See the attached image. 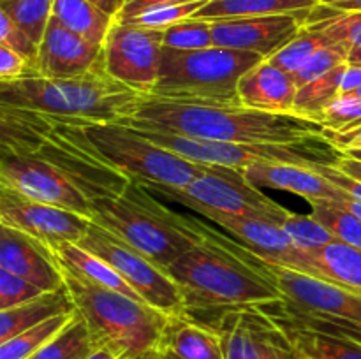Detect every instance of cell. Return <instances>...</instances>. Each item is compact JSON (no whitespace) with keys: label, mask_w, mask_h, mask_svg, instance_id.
Instances as JSON below:
<instances>
[{"label":"cell","mask_w":361,"mask_h":359,"mask_svg":"<svg viewBox=\"0 0 361 359\" xmlns=\"http://www.w3.org/2000/svg\"><path fill=\"white\" fill-rule=\"evenodd\" d=\"M120 123L226 143L295 144L326 141L324 127L312 118L222 102L145 97L134 115Z\"/></svg>","instance_id":"cell-1"},{"label":"cell","mask_w":361,"mask_h":359,"mask_svg":"<svg viewBox=\"0 0 361 359\" xmlns=\"http://www.w3.org/2000/svg\"><path fill=\"white\" fill-rule=\"evenodd\" d=\"M204 241L164 267L190 310L257 308L284 299L264 260L245 245L203 225Z\"/></svg>","instance_id":"cell-2"},{"label":"cell","mask_w":361,"mask_h":359,"mask_svg":"<svg viewBox=\"0 0 361 359\" xmlns=\"http://www.w3.org/2000/svg\"><path fill=\"white\" fill-rule=\"evenodd\" d=\"M145 95L115 80L106 65L76 77L25 76L0 83V104L44 113L74 125L120 123Z\"/></svg>","instance_id":"cell-3"},{"label":"cell","mask_w":361,"mask_h":359,"mask_svg":"<svg viewBox=\"0 0 361 359\" xmlns=\"http://www.w3.org/2000/svg\"><path fill=\"white\" fill-rule=\"evenodd\" d=\"M2 151L41 158L73 180L90 199L122 196L130 183L102 164L69 132L63 120L44 113L0 104Z\"/></svg>","instance_id":"cell-4"},{"label":"cell","mask_w":361,"mask_h":359,"mask_svg":"<svg viewBox=\"0 0 361 359\" xmlns=\"http://www.w3.org/2000/svg\"><path fill=\"white\" fill-rule=\"evenodd\" d=\"M60 271L97 348H109L123 359H152L164 352L166 336L175 317L122 292L90 284L62 266Z\"/></svg>","instance_id":"cell-5"},{"label":"cell","mask_w":361,"mask_h":359,"mask_svg":"<svg viewBox=\"0 0 361 359\" xmlns=\"http://www.w3.org/2000/svg\"><path fill=\"white\" fill-rule=\"evenodd\" d=\"M92 222L122 238L164 270L192 246L203 243L196 218L187 217L190 231L176 227L164 204L140 183L130 182L122 196L92 199Z\"/></svg>","instance_id":"cell-6"},{"label":"cell","mask_w":361,"mask_h":359,"mask_svg":"<svg viewBox=\"0 0 361 359\" xmlns=\"http://www.w3.org/2000/svg\"><path fill=\"white\" fill-rule=\"evenodd\" d=\"M67 125L71 136L85 150L90 151L102 164L140 185L159 183L169 187H185L197 176L221 168H210L187 160L141 136L133 127L122 123Z\"/></svg>","instance_id":"cell-7"},{"label":"cell","mask_w":361,"mask_h":359,"mask_svg":"<svg viewBox=\"0 0 361 359\" xmlns=\"http://www.w3.org/2000/svg\"><path fill=\"white\" fill-rule=\"evenodd\" d=\"M264 58L257 53L212 46L196 51L164 48L161 73L148 97L242 104L238 81Z\"/></svg>","instance_id":"cell-8"},{"label":"cell","mask_w":361,"mask_h":359,"mask_svg":"<svg viewBox=\"0 0 361 359\" xmlns=\"http://www.w3.org/2000/svg\"><path fill=\"white\" fill-rule=\"evenodd\" d=\"M133 129H136L141 136L148 137L159 146L187 160L210 165V168L221 165V168L238 169V171L250 164H263V162H288V164H302L309 168L312 164L334 165L342 155L328 141H305V143L295 144H247L197 139V137L143 129V127H133Z\"/></svg>","instance_id":"cell-9"},{"label":"cell","mask_w":361,"mask_h":359,"mask_svg":"<svg viewBox=\"0 0 361 359\" xmlns=\"http://www.w3.org/2000/svg\"><path fill=\"white\" fill-rule=\"evenodd\" d=\"M141 187L154 196L157 194L162 199L182 204L197 213L212 210L240 217L267 218L279 224H282L291 213L274 199L261 194L259 189L249 185L243 178V172L238 169H214L194 178L185 187H169L159 183Z\"/></svg>","instance_id":"cell-10"},{"label":"cell","mask_w":361,"mask_h":359,"mask_svg":"<svg viewBox=\"0 0 361 359\" xmlns=\"http://www.w3.org/2000/svg\"><path fill=\"white\" fill-rule=\"evenodd\" d=\"M80 245L111 264L150 306L169 317L187 315L185 301L176 282L122 238L92 222Z\"/></svg>","instance_id":"cell-11"},{"label":"cell","mask_w":361,"mask_h":359,"mask_svg":"<svg viewBox=\"0 0 361 359\" xmlns=\"http://www.w3.org/2000/svg\"><path fill=\"white\" fill-rule=\"evenodd\" d=\"M162 53L164 30L115 20L104 42V65L115 80L148 97L159 80Z\"/></svg>","instance_id":"cell-12"},{"label":"cell","mask_w":361,"mask_h":359,"mask_svg":"<svg viewBox=\"0 0 361 359\" xmlns=\"http://www.w3.org/2000/svg\"><path fill=\"white\" fill-rule=\"evenodd\" d=\"M0 185L11 187L39 203L53 204L92 220V199L60 169L30 155L2 151Z\"/></svg>","instance_id":"cell-13"},{"label":"cell","mask_w":361,"mask_h":359,"mask_svg":"<svg viewBox=\"0 0 361 359\" xmlns=\"http://www.w3.org/2000/svg\"><path fill=\"white\" fill-rule=\"evenodd\" d=\"M286 301L305 313L361 327V292L264 260Z\"/></svg>","instance_id":"cell-14"},{"label":"cell","mask_w":361,"mask_h":359,"mask_svg":"<svg viewBox=\"0 0 361 359\" xmlns=\"http://www.w3.org/2000/svg\"><path fill=\"white\" fill-rule=\"evenodd\" d=\"M0 224L18 229L41 243H80L92 220L66 208L39 203L11 187L0 185Z\"/></svg>","instance_id":"cell-15"},{"label":"cell","mask_w":361,"mask_h":359,"mask_svg":"<svg viewBox=\"0 0 361 359\" xmlns=\"http://www.w3.org/2000/svg\"><path fill=\"white\" fill-rule=\"evenodd\" d=\"M214 329L221 334L226 359H288L295 351L259 308L222 310Z\"/></svg>","instance_id":"cell-16"},{"label":"cell","mask_w":361,"mask_h":359,"mask_svg":"<svg viewBox=\"0 0 361 359\" xmlns=\"http://www.w3.org/2000/svg\"><path fill=\"white\" fill-rule=\"evenodd\" d=\"M310 13L312 11L210 21L214 44L236 51L257 53L268 60L300 34Z\"/></svg>","instance_id":"cell-17"},{"label":"cell","mask_w":361,"mask_h":359,"mask_svg":"<svg viewBox=\"0 0 361 359\" xmlns=\"http://www.w3.org/2000/svg\"><path fill=\"white\" fill-rule=\"evenodd\" d=\"M104 65V46L94 44L51 18L39 44L37 73L42 77H76Z\"/></svg>","instance_id":"cell-18"},{"label":"cell","mask_w":361,"mask_h":359,"mask_svg":"<svg viewBox=\"0 0 361 359\" xmlns=\"http://www.w3.org/2000/svg\"><path fill=\"white\" fill-rule=\"evenodd\" d=\"M0 270H7L44 292L66 287L60 266L46 245L32 236L0 224Z\"/></svg>","instance_id":"cell-19"},{"label":"cell","mask_w":361,"mask_h":359,"mask_svg":"<svg viewBox=\"0 0 361 359\" xmlns=\"http://www.w3.org/2000/svg\"><path fill=\"white\" fill-rule=\"evenodd\" d=\"M271 264L291 267L310 277L361 292V248L344 241L328 243L319 248H293Z\"/></svg>","instance_id":"cell-20"},{"label":"cell","mask_w":361,"mask_h":359,"mask_svg":"<svg viewBox=\"0 0 361 359\" xmlns=\"http://www.w3.org/2000/svg\"><path fill=\"white\" fill-rule=\"evenodd\" d=\"M243 178L256 189H275L296 194L307 203L314 201H338L349 197L344 190L335 187L312 168L288 162H263L242 169Z\"/></svg>","instance_id":"cell-21"},{"label":"cell","mask_w":361,"mask_h":359,"mask_svg":"<svg viewBox=\"0 0 361 359\" xmlns=\"http://www.w3.org/2000/svg\"><path fill=\"white\" fill-rule=\"evenodd\" d=\"M257 308L281 327L300 359H361V344L353 338L305 326L286 315L277 301Z\"/></svg>","instance_id":"cell-22"},{"label":"cell","mask_w":361,"mask_h":359,"mask_svg":"<svg viewBox=\"0 0 361 359\" xmlns=\"http://www.w3.org/2000/svg\"><path fill=\"white\" fill-rule=\"evenodd\" d=\"M298 87L293 74L268 60L252 67L238 81V97L245 108L268 113H293Z\"/></svg>","instance_id":"cell-23"},{"label":"cell","mask_w":361,"mask_h":359,"mask_svg":"<svg viewBox=\"0 0 361 359\" xmlns=\"http://www.w3.org/2000/svg\"><path fill=\"white\" fill-rule=\"evenodd\" d=\"M201 215L236 236L242 245L252 250L261 260H267V263H274L279 257L286 256L295 248L289 234L279 222L267 220V218L240 217V215L221 213V211L212 210L203 211Z\"/></svg>","instance_id":"cell-24"},{"label":"cell","mask_w":361,"mask_h":359,"mask_svg":"<svg viewBox=\"0 0 361 359\" xmlns=\"http://www.w3.org/2000/svg\"><path fill=\"white\" fill-rule=\"evenodd\" d=\"M49 248L53 259L66 267L67 271L74 273L76 277L83 278V280L90 282V284L101 285V287L109 289V291L122 292V294L129 296V298L137 299V301H145L122 277L118 271L106 263L102 257L95 256L90 250L83 248L80 243L74 241H49L42 243ZM147 303V301H145Z\"/></svg>","instance_id":"cell-25"},{"label":"cell","mask_w":361,"mask_h":359,"mask_svg":"<svg viewBox=\"0 0 361 359\" xmlns=\"http://www.w3.org/2000/svg\"><path fill=\"white\" fill-rule=\"evenodd\" d=\"M74 310L76 306H74L67 287L44 292L39 298L23 303V305L0 310V344L44 322V320L62 315V313H71Z\"/></svg>","instance_id":"cell-26"},{"label":"cell","mask_w":361,"mask_h":359,"mask_svg":"<svg viewBox=\"0 0 361 359\" xmlns=\"http://www.w3.org/2000/svg\"><path fill=\"white\" fill-rule=\"evenodd\" d=\"M164 352L176 359H226L221 334L207 324L194 322L189 315L173 319Z\"/></svg>","instance_id":"cell-27"},{"label":"cell","mask_w":361,"mask_h":359,"mask_svg":"<svg viewBox=\"0 0 361 359\" xmlns=\"http://www.w3.org/2000/svg\"><path fill=\"white\" fill-rule=\"evenodd\" d=\"M321 0H208L194 20L221 21L236 18L271 16V14H293L314 11Z\"/></svg>","instance_id":"cell-28"},{"label":"cell","mask_w":361,"mask_h":359,"mask_svg":"<svg viewBox=\"0 0 361 359\" xmlns=\"http://www.w3.org/2000/svg\"><path fill=\"white\" fill-rule=\"evenodd\" d=\"M53 18L80 37L104 46L115 18L99 9L90 0H55Z\"/></svg>","instance_id":"cell-29"},{"label":"cell","mask_w":361,"mask_h":359,"mask_svg":"<svg viewBox=\"0 0 361 359\" xmlns=\"http://www.w3.org/2000/svg\"><path fill=\"white\" fill-rule=\"evenodd\" d=\"M207 2L208 0H196L185 4H147V6L127 2L115 20L118 23L166 30L171 25L192 18Z\"/></svg>","instance_id":"cell-30"},{"label":"cell","mask_w":361,"mask_h":359,"mask_svg":"<svg viewBox=\"0 0 361 359\" xmlns=\"http://www.w3.org/2000/svg\"><path fill=\"white\" fill-rule=\"evenodd\" d=\"M97 348L87 320L76 310L74 319L41 351L28 359H87Z\"/></svg>","instance_id":"cell-31"},{"label":"cell","mask_w":361,"mask_h":359,"mask_svg":"<svg viewBox=\"0 0 361 359\" xmlns=\"http://www.w3.org/2000/svg\"><path fill=\"white\" fill-rule=\"evenodd\" d=\"M345 65L348 63L300 87L298 92H296L293 113L305 116V118L317 120V116L341 95L342 76H344Z\"/></svg>","instance_id":"cell-32"},{"label":"cell","mask_w":361,"mask_h":359,"mask_svg":"<svg viewBox=\"0 0 361 359\" xmlns=\"http://www.w3.org/2000/svg\"><path fill=\"white\" fill-rule=\"evenodd\" d=\"M74 315L76 310L71 313H62L4 341L0 344V359H28L41 351L46 344H49L56 334H60V331L74 319Z\"/></svg>","instance_id":"cell-33"},{"label":"cell","mask_w":361,"mask_h":359,"mask_svg":"<svg viewBox=\"0 0 361 359\" xmlns=\"http://www.w3.org/2000/svg\"><path fill=\"white\" fill-rule=\"evenodd\" d=\"M53 4L55 0H0V11L39 46L53 18Z\"/></svg>","instance_id":"cell-34"},{"label":"cell","mask_w":361,"mask_h":359,"mask_svg":"<svg viewBox=\"0 0 361 359\" xmlns=\"http://www.w3.org/2000/svg\"><path fill=\"white\" fill-rule=\"evenodd\" d=\"M330 44H334V41H331L323 30L310 27V25H305V27L300 30V34L296 35L291 42H288L281 51H277L274 56H270L268 62L274 63L279 69L286 70V73L295 74L300 67H303V63H305L314 53H317L321 48Z\"/></svg>","instance_id":"cell-35"},{"label":"cell","mask_w":361,"mask_h":359,"mask_svg":"<svg viewBox=\"0 0 361 359\" xmlns=\"http://www.w3.org/2000/svg\"><path fill=\"white\" fill-rule=\"evenodd\" d=\"M312 215L335 236L338 241L349 243L361 248V222L344 208L331 201H314Z\"/></svg>","instance_id":"cell-36"},{"label":"cell","mask_w":361,"mask_h":359,"mask_svg":"<svg viewBox=\"0 0 361 359\" xmlns=\"http://www.w3.org/2000/svg\"><path fill=\"white\" fill-rule=\"evenodd\" d=\"M212 46L215 44L210 21L189 18L164 30V48L196 51V49H207Z\"/></svg>","instance_id":"cell-37"},{"label":"cell","mask_w":361,"mask_h":359,"mask_svg":"<svg viewBox=\"0 0 361 359\" xmlns=\"http://www.w3.org/2000/svg\"><path fill=\"white\" fill-rule=\"evenodd\" d=\"M282 227L288 232L296 248H319V246L335 241V236L312 213H289L286 220L282 222Z\"/></svg>","instance_id":"cell-38"},{"label":"cell","mask_w":361,"mask_h":359,"mask_svg":"<svg viewBox=\"0 0 361 359\" xmlns=\"http://www.w3.org/2000/svg\"><path fill=\"white\" fill-rule=\"evenodd\" d=\"M349 53H351V49L345 44H341V42H334V44L321 48L319 51L314 53V55L303 63V67H300V69L293 74L296 87H303V84L310 83V81L328 74L330 70L348 63Z\"/></svg>","instance_id":"cell-39"},{"label":"cell","mask_w":361,"mask_h":359,"mask_svg":"<svg viewBox=\"0 0 361 359\" xmlns=\"http://www.w3.org/2000/svg\"><path fill=\"white\" fill-rule=\"evenodd\" d=\"M319 122L324 129L335 130V132H345V130L356 129L361 125V97L355 94L338 95L319 116Z\"/></svg>","instance_id":"cell-40"},{"label":"cell","mask_w":361,"mask_h":359,"mask_svg":"<svg viewBox=\"0 0 361 359\" xmlns=\"http://www.w3.org/2000/svg\"><path fill=\"white\" fill-rule=\"evenodd\" d=\"M323 30L334 42L345 44L349 49L361 48V13H337L324 20L307 23Z\"/></svg>","instance_id":"cell-41"},{"label":"cell","mask_w":361,"mask_h":359,"mask_svg":"<svg viewBox=\"0 0 361 359\" xmlns=\"http://www.w3.org/2000/svg\"><path fill=\"white\" fill-rule=\"evenodd\" d=\"M44 294L42 289L30 284L25 278L11 273L7 270H0V310L13 308V306L23 305Z\"/></svg>","instance_id":"cell-42"},{"label":"cell","mask_w":361,"mask_h":359,"mask_svg":"<svg viewBox=\"0 0 361 359\" xmlns=\"http://www.w3.org/2000/svg\"><path fill=\"white\" fill-rule=\"evenodd\" d=\"M0 46H6V48L13 49V51L20 53L21 56H25L37 69L39 46L32 41L27 32L21 30L2 11H0Z\"/></svg>","instance_id":"cell-43"},{"label":"cell","mask_w":361,"mask_h":359,"mask_svg":"<svg viewBox=\"0 0 361 359\" xmlns=\"http://www.w3.org/2000/svg\"><path fill=\"white\" fill-rule=\"evenodd\" d=\"M25 76H39V73L20 53L0 46V83L20 80Z\"/></svg>","instance_id":"cell-44"},{"label":"cell","mask_w":361,"mask_h":359,"mask_svg":"<svg viewBox=\"0 0 361 359\" xmlns=\"http://www.w3.org/2000/svg\"><path fill=\"white\" fill-rule=\"evenodd\" d=\"M310 168H312L317 175H321L323 178H326L328 182L334 183L335 187H338V189L344 190L345 194H349V197H353V199L360 201L361 203V180L353 178V176L345 175L344 171H341V169H337L335 165L330 164H312Z\"/></svg>","instance_id":"cell-45"},{"label":"cell","mask_w":361,"mask_h":359,"mask_svg":"<svg viewBox=\"0 0 361 359\" xmlns=\"http://www.w3.org/2000/svg\"><path fill=\"white\" fill-rule=\"evenodd\" d=\"M324 139L341 153L361 160V125L356 127V129L345 130V132H335V130L324 129Z\"/></svg>","instance_id":"cell-46"},{"label":"cell","mask_w":361,"mask_h":359,"mask_svg":"<svg viewBox=\"0 0 361 359\" xmlns=\"http://www.w3.org/2000/svg\"><path fill=\"white\" fill-rule=\"evenodd\" d=\"M360 87H361V65L348 63L344 70V76H342L341 95L355 94Z\"/></svg>","instance_id":"cell-47"},{"label":"cell","mask_w":361,"mask_h":359,"mask_svg":"<svg viewBox=\"0 0 361 359\" xmlns=\"http://www.w3.org/2000/svg\"><path fill=\"white\" fill-rule=\"evenodd\" d=\"M334 165L337 169H341V171H344L345 175L353 176V178L356 180H361V160H358V158H353L349 157V155L342 153Z\"/></svg>","instance_id":"cell-48"},{"label":"cell","mask_w":361,"mask_h":359,"mask_svg":"<svg viewBox=\"0 0 361 359\" xmlns=\"http://www.w3.org/2000/svg\"><path fill=\"white\" fill-rule=\"evenodd\" d=\"M321 4L337 13H361V0H321Z\"/></svg>","instance_id":"cell-49"},{"label":"cell","mask_w":361,"mask_h":359,"mask_svg":"<svg viewBox=\"0 0 361 359\" xmlns=\"http://www.w3.org/2000/svg\"><path fill=\"white\" fill-rule=\"evenodd\" d=\"M90 2L95 4V6H97L99 9L104 11V13H108L109 16L116 18L120 13H122L127 0H90Z\"/></svg>","instance_id":"cell-50"},{"label":"cell","mask_w":361,"mask_h":359,"mask_svg":"<svg viewBox=\"0 0 361 359\" xmlns=\"http://www.w3.org/2000/svg\"><path fill=\"white\" fill-rule=\"evenodd\" d=\"M331 203H335V204H337V206H341V208H344V210H348L349 213L355 215V217L361 222V203H360V201L353 199V197H344V199L331 201Z\"/></svg>","instance_id":"cell-51"},{"label":"cell","mask_w":361,"mask_h":359,"mask_svg":"<svg viewBox=\"0 0 361 359\" xmlns=\"http://www.w3.org/2000/svg\"><path fill=\"white\" fill-rule=\"evenodd\" d=\"M87 359H123V358H120L118 354H115V352L109 351V348L99 347V348H95V351L92 352Z\"/></svg>","instance_id":"cell-52"},{"label":"cell","mask_w":361,"mask_h":359,"mask_svg":"<svg viewBox=\"0 0 361 359\" xmlns=\"http://www.w3.org/2000/svg\"><path fill=\"white\" fill-rule=\"evenodd\" d=\"M127 2L147 6V4H185V2H196V0H127Z\"/></svg>","instance_id":"cell-53"},{"label":"cell","mask_w":361,"mask_h":359,"mask_svg":"<svg viewBox=\"0 0 361 359\" xmlns=\"http://www.w3.org/2000/svg\"><path fill=\"white\" fill-rule=\"evenodd\" d=\"M348 63H355V65H361V48L360 49H353V51L349 53Z\"/></svg>","instance_id":"cell-54"},{"label":"cell","mask_w":361,"mask_h":359,"mask_svg":"<svg viewBox=\"0 0 361 359\" xmlns=\"http://www.w3.org/2000/svg\"><path fill=\"white\" fill-rule=\"evenodd\" d=\"M161 358H162V359H176V358H175V355L168 354V352H162V354H161Z\"/></svg>","instance_id":"cell-55"},{"label":"cell","mask_w":361,"mask_h":359,"mask_svg":"<svg viewBox=\"0 0 361 359\" xmlns=\"http://www.w3.org/2000/svg\"><path fill=\"white\" fill-rule=\"evenodd\" d=\"M288 359H300V355L298 354H296V352L295 351H293V354L291 355H289V358Z\"/></svg>","instance_id":"cell-56"},{"label":"cell","mask_w":361,"mask_h":359,"mask_svg":"<svg viewBox=\"0 0 361 359\" xmlns=\"http://www.w3.org/2000/svg\"><path fill=\"white\" fill-rule=\"evenodd\" d=\"M355 95H358V97H361V87L358 88V90H356V92H355Z\"/></svg>","instance_id":"cell-57"},{"label":"cell","mask_w":361,"mask_h":359,"mask_svg":"<svg viewBox=\"0 0 361 359\" xmlns=\"http://www.w3.org/2000/svg\"><path fill=\"white\" fill-rule=\"evenodd\" d=\"M159 359H162V358H161V355H159Z\"/></svg>","instance_id":"cell-58"}]
</instances>
